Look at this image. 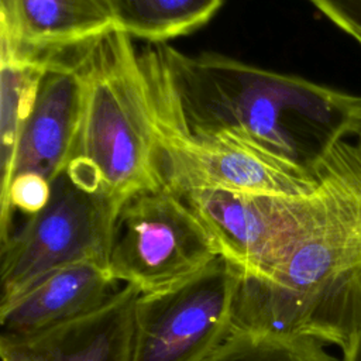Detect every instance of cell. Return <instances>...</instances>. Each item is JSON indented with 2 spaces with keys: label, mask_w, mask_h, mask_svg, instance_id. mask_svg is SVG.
<instances>
[{
  "label": "cell",
  "mask_w": 361,
  "mask_h": 361,
  "mask_svg": "<svg viewBox=\"0 0 361 361\" xmlns=\"http://www.w3.org/2000/svg\"><path fill=\"white\" fill-rule=\"evenodd\" d=\"M343 350L341 361H361V326L353 333Z\"/></svg>",
  "instance_id": "obj_18"
},
{
  "label": "cell",
  "mask_w": 361,
  "mask_h": 361,
  "mask_svg": "<svg viewBox=\"0 0 361 361\" xmlns=\"http://www.w3.org/2000/svg\"><path fill=\"white\" fill-rule=\"evenodd\" d=\"M138 296L124 285L93 312L23 343L38 361H131Z\"/></svg>",
  "instance_id": "obj_12"
},
{
  "label": "cell",
  "mask_w": 361,
  "mask_h": 361,
  "mask_svg": "<svg viewBox=\"0 0 361 361\" xmlns=\"http://www.w3.org/2000/svg\"><path fill=\"white\" fill-rule=\"evenodd\" d=\"M107 267L75 262L56 268L0 305V341L23 343L102 306L117 289Z\"/></svg>",
  "instance_id": "obj_10"
},
{
  "label": "cell",
  "mask_w": 361,
  "mask_h": 361,
  "mask_svg": "<svg viewBox=\"0 0 361 361\" xmlns=\"http://www.w3.org/2000/svg\"><path fill=\"white\" fill-rule=\"evenodd\" d=\"M217 257L214 240L189 204L157 188L131 196L121 206L107 269L117 282L147 295L183 282Z\"/></svg>",
  "instance_id": "obj_5"
},
{
  "label": "cell",
  "mask_w": 361,
  "mask_h": 361,
  "mask_svg": "<svg viewBox=\"0 0 361 361\" xmlns=\"http://www.w3.org/2000/svg\"><path fill=\"white\" fill-rule=\"evenodd\" d=\"M155 126L157 182L178 196L199 189L302 196L316 186V172L292 166L235 138L189 135L157 120Z\"/></svg>",
  "instance_id": "obj_7"
},
{
  "label": "cell",
  "mask_w": 361,
  "mask_h": 361,
  "mask_svg": "<svg viewBox=\"0 0 361 361\" xmlns=\"http://www.w3.org/2000/svg\"><path fill=\"white\" fill-rule=\"evenodd\" d=\"M82 78V111L66 171L123 203L157 189V126L140 52L114 28L75 54Z\"/></svg>",
  "instance_id": "obj_3"
},
{
  "label": "cell",
  "mask_w": 361,
  "mask_h": 361,
  "mask_svg": "<svg viewBox=\"0 0 361 361\" xmlns=\"http://www.w3.org/2000/svg\"><path fill=\"white\" fill-rule=\"evenodd\" d=\"M116 25L131 38L162 44L204 25L223 0H111Z\"/></svg>",
  "instance_id": "obj_14"
},
{
  "label": "cell",
  "mask_w": 361,
  "mask_h": 361,
  "mask_svg": "<svg viewBox=\"0 0 361 361\" xmlns=\"http://www.w3.org/2000/svg\"><path fill=\"white\" fill-rule=\"evenodd\" d=\"M361 45V0H307Z\"/></svg>",
  "instance_id": "obj_16"
},
{
  "label": "cell",
  "mask_w": 361,
  "mask_h": 361,
  "mask_svg": "<svg viewBox=\"0 0 361 361\" xmlns=\"http://www.w3.org/2000/svg\"><path fill=\"white\" fill-rule=\"evenodd\" d=\"M155 120L189 135H226L307 172L361 131V94L166 42L140 52Z\"/></svg>",
  "instance_id": "obj_1"
},
{
  "label": "cell",
  "mask_w": 361,
  "mask_h": 361,
  "mask_svg": "<svg viewBox=\"0 0 361 361\" xmlns=\"http://www.w3.org/2000/svg\"><path fill=\"white\" fill-rule=\"evenodd\" d=\"M0 354L3 361H38L34 353L24 343L0 341Z\"/></svg>",
  "instance_id": "obj_17"
},
{
  "label": "cell",
  "mask_w": 361,
  "mask_h": 361,
  "mask_svg": "<svg viewBox=\"0 0 361 361\" xmlns=\"http://www.w3.org/2000/svg\"><path fill=\"white\" fill-rule=\"evenodd\" d=\"M124 203L80 183L63 169L51 182L47 206L0 243V305L56 268L85 261L107 267Z\"/></svg>",
  "instance_id": "obj_4"
},
{
  "label": "cell",
  "mask_w": 361,
  "mask_h": 361,
  "mask_svg": "<svg viewBox=\"0 0 361 361\" xmlns=\"http://www.w3.org/2000/svg\"><path fill=\"white\" fill-rule=\"evenodd\" d=\"M307 195L199 189L180 197L202 220L220 257L243 275L265 276L292 248L306 216Z\"/></svg>",
  "instance_id": "obj_8"
},
{
  "label": "cell",
  "mask_w": 361,
  "mask_h": 361,
  "mask_svg": "<svg viewBox=\"0 0 361 361\" xmlns=\"http://www.w3.org/2000/svg\"><path fill=\"white\" fill-rule=\"evenodd\" d=\"M114 28L111 0H0V38L21 55L51 58Z\"/></svg>",
  "instance_id": "obj_11"
},
{
  "label": "cell",
  "mask_w": 361,
  "mask_h": 361,
  "mask_svg": "<svg viewBox=\"0 0 361 361\" xmlns=\"http://www.w3.org/2000/svg\"><path fill=\"white\" fill-rule=\"evenodd\" d=\"M75 54L76 49L51 58L20 135L13 176L35 173L52 182L66 168L82 111Z\"/></svg>",
  "instance_id": "obj_9"
},
{
  "label": "cell",
  "mask_w": 361,
  "mask_h": 361,
  "mask_svg": "<svg viewBox=\"0 0 361 361\" xmlns=\"http://www.w3.org/2000/svg\"><path fill=\"white\" fill-rule=\"evenodd\" d=\"M49 63L51 58L21 55L0 38V197L10 186L20 135Z\"/></svg>",
  "instance_id": "obj_13"
},
{
  "label": "cell",
  "mask_w": 361,
  "mask_h": 361,
  "mask_svg": "<svg viewBox=\"0 0 361 361\" xmlns=\"http://www.w3.org/2000/svg\"><path fill=\"white\" fill-rule=\"evenodd\" d=\"M307 336L231 331L202 361H338Z\"/></svg>",
  "instance_id": "obj_15"
},
{
  "label": "cell",
  "mask_w": 361,
  "mask_h": 361,
  "mask_svg": "<svg viewBox=\"0 0 361 361\" xmlns=\"http://www.w3.org/2000/svg\"><path fill=\"white\" fill-rule=\"evenodd\" d=\"M316 178L286 257L265 276L240 272L231 331L343 348L361 326V131L320 162Z\"/></svg>",
  "instance_id": "obj_2"
},
{
  "label": "cell",
  "mask_w": 361,
  "mask_h": 361,
  "mask_svg": "<svg viewBox=\"0 0 361 361\" xmlns=\"http://www.w3.org/2000/svg\"><path fill=\"white\" fill-rule=\"evenodd\" d=\"M238 282L240 269L217 257L169 289L140 293L131 361H202L231 333Z\"/></svg>",
  "instance_id": "obj_6"
}]
</instances>
